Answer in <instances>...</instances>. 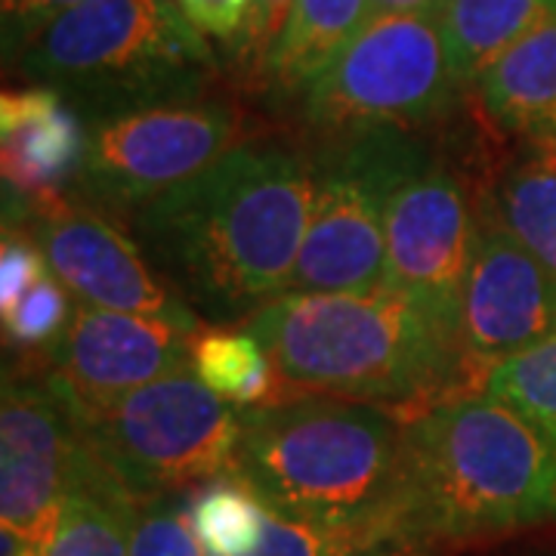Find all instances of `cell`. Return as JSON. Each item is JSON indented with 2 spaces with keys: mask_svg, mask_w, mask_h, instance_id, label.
<instances>
[{
  "mask_svg": "<svg viewBox=\"0 0 556 556\" xmlns=\"http://www.w3.org/2000/svg\"><path fill=\"white\" fill-rule=\"evenodd\" d=\"M313 199L316 164L303 152L244 139L127 219L161 278L226 328L288 294Z\"/></svg>",
  "mask_w": 556,
  "mask_h": 556,
  "instance_id": "1",
  "label": "cell"
},
{
  "mask_svg": "<svg viewBox=\"0 0 556 556\" xmlns=\"http://www.w3.org/2000/svg\"><path fill=\"white\" fill-rule=\"evenodd\" d=\"M276 368V390L356 399L417 415L482 380L460 340L415 300L371 294H285L241 325Z\"/></svg>",
  "mask_w": 556,
  "mask_h": 556,
  "instance_id": "2",
  "label": "cell"
},
{
  "mask_svg": "<svg viewBox=\"0 0 556 556\" xmlns=\"http://www.w3.org/2000/svg\"><path fill=\"white\" fill-rule=\"evenodd\" d=\"M556 522V445L485 390L405 417L396 529L470 541Z\"/></svg>",
  "mask_w": 556,
  "mask_h": 556,
  "instance_id": "3",
  "label": "cell"
},
{
  "mask_svg": "<svg viewBox=\"0 0 556 556\" xmlns=\"http://www.w3.org/2000/svg\"><path fill=\"white\" fill-rule=\"evenodd\" d=\"M402 460L396 408L309 393L244 412L232 477L276 514L378 535L396 529Z\"/></svg>",
  "mask_w": 556,
  "mask_h": 556,
  "instance_id": "4",
  "label": "cell"
},
{
  "mask_svg": "<svg viewBox=\"0 0 556 556\" xmlns=\"http://www.w3.org/2000/svg\"><path fill=\"white\" fill-rule=\"evenodd\" d=\"M87 124L149 105L204 100L219 75L207 40L177 0H80L16 62Z\"/></svg>",
  "mask_w": 556,
  "mask_h": 556,
  "instance_id": "5",
  "label": "cell"
},
{
  "mask_svg": "<svg viewBox=\"0 0 556 556\" xmlns=\"http://www.w3.org/2000/svg\"><path fill=\"white\" fill-rule=\"evenodd\" d=\"M244 412L182 368L72 420L105 473L134 501H149L232 477Z\"/></svg>",
  "mask_w": 556,
  "mask_h": 556,
  "instance_id": "6",
  "label": "cell"
},
{
  "mask_svg": "<svg viewBox=\"0 0 556 556\" xmlns=\"http://www.w3.org/2000/svg\"><path fill=\"white\" fill-rule=\"evenodd\" d=\"M433 159L415 130L321 142L316 199L288 294H371L383 285L387 217L399 186Z\"/></svg>",
  "mask_w": 556,
  "mask_h": 556,
  "instance_id": "7",
  "label": "cell"
},
{
  "mask_svg": "<svg viewBox=\"0 0 556 556\" xmlns=\"http://www.w3.org/2000/svg\"><path fill=\"white\" fill-rule=\"evenodd\" d=\"M457 84L437 13L371 20L300 93V121L321 142L368 130H415L442 118Z\"/></svg>",
  "mask_w": 556,
  "mask_h": 556,
  "instance_id": "8",
  "label": "cell"
},
{
  "mask_svg": "<svg viewBox=\"0 0 556 556\" xmlns=\"http://www.w3.org/2000/svg\"><path fill=\"white\" fill-rule=\"evenodd\" d=\"M241 124L239 109L223 100L167 102L93 121L75 195L87 207L134 217L244 142Z\"/></svg>",
  "mask_w": 556,
  "mask_h": 556,
  "instance_id": "9",
  "label": "cell"
},
{
  "mask_svg": "<svg viewBox=\"0 0 556 556\" xmlns=\"http://www.w3.org/2000/svg\"><path fill=\"white\" fill-rule=\"evenodd\" d=\"M477 236L464 179L430 159L393 195L380 288L412 298L460 340V300Z\"/></svg>",
  "mask_w": 556,
  "mask_h": 556,
  "instance_id": "10",
  "label": "cell"
},
{
  "mask_svg": "<svg viewBox=\"0 0 556 556\" xmlns=\"http://www.w3.org/2000/svg\"><path fill=\"white\" fill-rule=\"evenodd\" d=\"M22 226L31 232L47 269L78 303L159 318L192 334L204 331L199 313L164 278L155 276V266L139 251L137 241L127 239L97 211L68 201L56 211L28 217Z\"/></svg>",
  "mask_w": 556,
  "mask_h": 556,
  "instance_id": "11",
  "label": "cell"
},
{
  "mask_svg": "<svg viewBox=\"0 0 556 556\" xmlns=\"http://www.w3.org/2000/svg\"><path fill=\"white\" fill-rule=\"evenodd\" d=\"M195 338L159 318L78 303L65 334L47 350V378L72 417L87 415L139 387L192 368Z\"/></svg>",
  "mask_w": 556,
  "mask_h": 556,
  "instance_id": "12",
  "label": "cell"
},
{
  "mask_svg": "<svg viewBox=\"0 0 556 556\" xmlns=\"http://www.w3.org/2000/svg\"><path fill=\"white\" fill-rule=\"evenodd\" d=\"M80 437L47 371L7 368L0 396V519L43 544L75 473Z\"/></svg>",
  "mask_w": 556,
  "mask_h": 556,
  "instance_id": "13",
  "label": "cell"
},
{
  "mask_svg": "<svg viewBox=\"0 0 556 556\" xmlns=\"http://www.w3.org/2000/svg\"><path fill=\"white\" fill-rule=\"evenodd\" d=\"M556 338V276L501 223L479 226L460 300V346L479 380L485 371Z\"/></svg>",
  "mask_w": 556,
  "mask_h": 556,
  "instance_id": "14",
  "label": "cell"
},
{
  "mask_svg": "<svg viewBox=\"0 0 556 556\" xmlns=\"http://www.w3.org/2000/svg\"><path fill=\"white\" fill-rule=\"evenodd\" d=\"M87 155V121L50 87L7 90L0 100L7 226L68 204Z\"/></svg>",
  "mask_w": 556,
  "mask_h": 556,
  "instance_id": "15",
  "label": "cell"
},
{
  "mask_svg": "<svg viewBox=\"0 0 556 556\" xmlns=\"http://www.w3.org/2000/svg\"><path fill=\"white\" fill-rule=\"evenodd\" d=\"M485 118L522 142L556 146V16L477 80Z\"/></svg>",
  "mask_w": 556,
  "mask_h": 556,
  "instance_id": "16",
  "label": "cell"
},
{
  "mask_svg": "<svg viewBox=\"0 0 556 556\" xmlns=\"http://www.w3.org/2000/svg\"><path fill=\"white\" fill-rule=\"evenodd\" d=\"M368 25V0H294L260 68V87L300 97Z\"/></svg>",
  "mask_w": 556,
  "mask_h": 556,
  "instance_id": "17",
  "label": "cell"
},
{
  "mask_svg": "<svg viewBox=\"0 0 556 556\" xmlns=\"http://www.w3.org/2000/svg\"><path fill=\"white\" fill-rule=\"evenodd\" d=\"M137 501L80 442L75 473L40 556H130Z\"/></svg>",
  "mask_w": 556,
  "mask_h": 556,
  "instance_id": "18",
  "label": "cell"
},
{
  "mask_svg": "<svg viewBox=\"0 0 556 556\" xmlns=\"http://www.w3.org/2000/svg\"><path fill=\"white\" fill-rule=\"evenodd\" d=\"M556 16V0H442L437 20L460 87L477 80L510 47Z\"/></svg>",
  "mask_w": 556,
  "mask_h": 556,
  "instance_id": "19",
  "label": "cell"
},
{
  "mask_svg": "<svg viewBox=\"0 0 556 556\" xmlns=\"http://www.w3.org/2000/svg\"><path fill=\"white\" fill-rule=\"evenodd\" d=\"M495 186L497 219L556 276V146L526 142Z\"/></svg>",
  "mask_w": 556,
  "mask_h": 556,
  "instance_id": "20",
  "label": "cell"
},
{
  "mask_svg": "<svg viewBox=\"0 0 556 556\" xmlns=\"http://www.w3.org/2000/svg\"><path fill=\"white\" fill-rule=\"evenodd\" d=\"M192 371L207 390L241 408L269 405L276 393V368L244 328H204L192 343Z\"/></svg>",
  "mask_w": 556,
  "mask_h": 556,
  "instance_id": "21",
  "label": "cell"
},
{
  "mask_svg": "<svg viewBox=\"0 0 556 556\" xmlns=\"http://www.w3.org/2000/svg\"><path fill=\"white\" fill-rule=\"evenodd\" d=\"M189 517L207 556H244L263 532L266 504L239 477H223L189 495Z\"/></svg>",
  "mask_w": 556,
  "mask_h": 556,
  "instance_id": "22",
  "label": "cell"
},
{
  "mask_svg": "<svg viewBox=\"0 0 556 556\" xmlns=\"http://www.w3.org/2000/svg\"><path fill=\"white\" fill-rule=\"evenodd\" d=\"M482 390L532 420L556 445V338L492 365Z\"/></svg>",
  "mask_w": 556,
  "mask_h": 556,
  "instance_id": "23",
  "label": "cell"
},
{
  "mask_svg": "<svg viewBox=\"0 0 556 556\" xmlns=\"http://www.w3.org/2000/svg\"><path fill=\"white\" fill-rule=\"evenodd\" d=\"M75 306L72 294L65 291L60 278L53 273L40 278L38 285L16 300L7 313H3V340L7 346H16V350H50L56 340L65 334L68 321L75 316Z\"/></svg>",
  "mask_w": 556,
  "mask_h": 556,
  "instance_id": "24",
  "label": "cell"
},
{
  "mask_svg": "<svg viewBox=\"0 0 556 556\" xmlns=\"http://www.w3.org/2000/svg\"><path fill=\"white\" fill-rule=\"evenodd\" d=\"M189 495L137 501L134 529H130V556H207L189 517Z\"/></svg>",
  "mask_w": 556,
  "mask_h": 556,
  "instance_id": "25",
  "label": "cell"
},
{
  "mask_svg": "<svg viewBox=\"0 0 556 556\" xmlns=\"http://www.w3.org/2000/svg\"><path fill=\"white\" fill-rule=\"evenodd\" d=\"M368 538L375 535L303 522V519L285 517V514H276L266 507L263 532H260L254 551L244 556H350Z\"/></svg>",
  "mask_w": 556,
  "mask_h": 556,
  "instance_id": "26",
  "label": "cell"
},
{
  "mask_svg": "<svg viewBox=\"0 0 556 556\" xmlns=\"http://www.w3.org/2000/svg\"><path fill=\"white\" fill-rule=\"evenodd\" d=\"M47 260L25 226H3L0 248V313L22 300L47 276Z\"/></svg>",
  "mask_w": 556,
  "mask_h": 556,
  "instance_id": "27",
  "label": "cell"
},
{
  "mask_svg": "<svg viewBox=\"0 0 556 556\" xmlns=\"http://www.w3.org/2000/svg\"><path fill=\"white\" fill-rule=\"evenodd\" d=\"M80 0H0L3 10V60L20 62V56L35 43V40L68 13L78 7Z\"/></svg>",
  "mask_w": 556,
  "mask_h": 556,
  "instance_id": "28",
  "label": "cell"
},
{
  "mask_svg": "<svg viewBox=\"0 0 556 556\" xmlns=\"http://www.w3.org/2000/svg\"><path fill=\"white\" fill-rule=\"evenodd\" d=\"M294 0H254L248 25L241 31V38L236 40V62L248 78L257 84L260 68L269 56L273 43H276L278 31L285 28V22L291 16Z\"/></svg>",
  "mask_w": 556,
  "mask_h": 556,
  "instance_id": "29",
  "label": "cell"
},
{
  "mask_svg": "<svg viewBox=\"0 0 556 556\" xmlns=\"http://www.w3.org/2000/svg\"><path fill=\"white\" fill-rule=\"evenodd\" d=\"M182 16L199 28L204 38H217L236 47L254 0H177Z\"/></svg>",
  "mask_w": 556,
  "mask_h": 556,
  "instance_id": "30",
  "label": "cell"
},
{
  "mask_svg": "<svg viewBox=\"0 0 556 556\" xmlns=\"http://www.w3.org/2000/svg\"><path fill=\"white\" fill-rule=\"evenodd\" d=\"M430 538L415 535V532H402V529H387L380 535L368 538L365 544H358L350 556H433Z\"/></svg>",
  "mask_w": 556,
  "mask_h": 556,
  "instance_id": "31",
  "label": "cell"
},
{
  "mask_svg": "<svg viewBox=\"0 0 556 556\" xmlns=\"http://www.w3.org/2000/svg\"><path fill=\"white\" fill-rule=\"evenodd\" d=\"M442 0H368V22L396 13H439Z\"/></svg>",
  "mask_w": 556,
  "mask_h": 556,
  "instance_id": "32",
  "label": "cell"
}]
</instances>
